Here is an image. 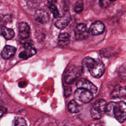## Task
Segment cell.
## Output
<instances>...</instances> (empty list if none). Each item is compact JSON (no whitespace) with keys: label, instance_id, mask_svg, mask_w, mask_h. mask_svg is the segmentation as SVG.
Listing matches in <instances>:
<instances>
[{"label":"cell","instance_id":"obj_1","mask_svg":"<svg viewBox=\"0 0 126 126\" xmlns=\"http://www.w3.org/2000/svg\"><path fill=\"white\" fill-rule=\"evenodd\" d=\"M105 113L123 123L126 120V103L124 101L110 102L107 104Z\"/></svg>","mask_w":126,"mask_h":126},{"label":"cell","instance_id":"obj_2","mask_svg":"<svg viewBox=\"0 0 126 126\" xmlns=\"http://www.w3.org/2000/svg\"><path fill=\"white\" fill-rule=\"evenodd\" d=\"M83 63L93 77L98 78L103 74L105 66L100 60L94 59L88 57L84 59Z\"/></svg>","mask_w":126,"mask_h":126},{"label":"cell","instance_id":"obj_3","mask_svg":"<svg viewBox=\"0 0 126 126\" xmlns=\"http://www.w3.org/2000/svg\"><path fill=\"white\" fill-rule=\"evenodd\" d=\"M107 103L103 99H98L93 104L91 110L90 114L94 119H99L106 113Z\"/></svg>","mask_w":126,"mask_h":126},{"label":"cell","instance_id":"obj_4","mask_svg":"<svg viewBox=\"0 0 126 126\" xmlns=\"http://www.w3.org/2000/svg\"><path fill=\"white\" fill-rule=\"evenodd\" d=\"M81 72L80 66L76 65H70L65 72L64 79L65 83L68 84L72 83L80 76Z\"/></svg>","mask_w":126,"mask_h":126},{"label":"cell","instance_id":"obj_5","mask_svg":"<svg viewBox=\"0 0 126 126\" xmlns=\"http://www.w3.org/2000/svg\"><path fill=\"white\" fill-rule=\"evenodd\" d=\"M74 97L80 102L86 103L93 99V94L88 90L78 88L74 92Z\"/></svg>","mask_w":126,"mask_h":126},{"label":"cell","instance_id":"obj_6","mask_svg":"<svg viewBox=\"0 0 126 126\" xmlns=\"http://www.w3.org/2000/svg\"><path fill=\"white\" fill-rule=\"evenodd\" d=\"M36 52V49L32 44L26 43L24 45V50L19 53V57L22 59L27 60L35 55Z\"/></svg>","mask_w":126,"mask_h":126},{"label":"cell","instance_id":"obj_7","mask_svg":"<svg viewBox=\"0 0 126 126\" xmlns=\"http://www.w3.org/2000/svg\"><path fill=\"white\" fill-rule=\"evenodd\" d=\"M87 26L84 23L78 24L74 30V36L76 40H83L86 38L88 36Z\"/></svg>","mask_w":126,"mask_h":126},{"label":"cell","instance_id":"obj_8","mask_svg":"<svg viewBox=\"0 0 126 126\" xmlns=\"http://www.w3.org/2000/svg\"><path fill=\"white\" fill-rule=\"evenodd\" d=\"M76 86L78 88H82L88 90L93 94H95L97 92V87L92 82L85 78L79 79L76 83Z\"/></svg>","mask_w":126,"mask_h":126},{"label":"cell","instance_id":"obj_9","mask_svg":"<svg viewBox=\"0 0 126 126\" xmlns=\"http://www.w3.org/2000/svg\"><path fill=\"white\" fill-rule=\"evenodd\" d=\"M71 20V16L69 12L67 11H65L62 16L56 21L55 25L57 28L59 29H64L69 23Z\"/></svg>","mask_w":126,"mask_h":126},{"label":"cell","instance_id":"obj_10","mask_svg":"<svg viewBox=\"0 0 126 126\" xmlns=\"http://www.w3.org/2000/svg\"><path fill=\"white\" fill-rule=\"evenodd\" d=\"M105 30V26L103 23L100 21H95L90 26L89 32L93 35H98L102 33Z\"/></svg>","mask_w":126,"mask_h":126},{"label":"cell","instance_id":"obj_11","mask_svg":"<svg viewBox=\"0 0 126 126\" xmlns=\"http://www.w3.org/2000/svg\"><path fill=\"white\" fill-rule=\"evenodd\" d=\"M35 20L41 24H45L49 20V15L47 12L43 9L36 10L34 14Z\"/></svg>","mask_w":126,"mask_h":126},{"label":"cell","instance_id":"obj_12","mask_svg":"<svg viewBox=\"0 0 126 126\" xmlns=\"http://www.w3.org/2000/svg\"><path fill=\"white\" fill-rule=\"evenodd\" d=\"M30 27L26 22H21L19 25V34L22 39H26L29 37Z\"/></svg>","mask_w":126,"mask_h":126},{"label":"cell","instance_id":"obj_13","mask_svg":"<svg viewBox=\"0 0 126 126\" xmlns=\"http://www.w3.org/2000/svg\"><path fill=\"white\" fill-rule=\"evenodd\" d=\"M16 51V49L10 45H6L3 49L1 56L3 59H8L14 56Z\"/></svg>","mask_w":126,"mask_h":126},{"label":"cell","instance_id":"obj_14","mask_svg":"<svg viewBox=\"0 0 126 126\" xmlns=\"http://www.w3.org/2000/svg\"><path fill=\"white\" fill-rule=\"evenodd\" d=\"M113 98H126V86H122L115 89L112 93Z\"/></svg>","mask_w":126,"mask_h":126},{"label":"cell","instance_id":"obj_15","mask_svg":"<svg viewBox=\"0 0 126 126\" xmlns=\"http://www.w3.org/2000/svg\"><path fill=\"white\" fill-rule=\"evenodd\" d=\"M58 41L59 46L61 47H65L69 43L70 35L66 32H62L59 34Z\"/></svg>","mask_w":126,"mask_h":126},{"label":"cell","instance_id":"obj_16","mask_svg":"<svg viewBox=\"0 0 126 126\" xmlns=\"http://www.w3.org/2000/svg\"><path fill=\"white\" fill-rule=\"evenodd\" d=\"M1 34L7 40L12 39L15 34L14 31L11 29L7 28L5 26H2L1 28Z\"/></svg>","mask_w":126,"mask_h":126},{"label":"cell","instance_id":"obj_17","mask_svg":"<svg viewBox=\"0 0 126 126\" xmlns=\"http://www.w3.org/2000/svg\"><path fill=\"white\" fill-rule=\"evenodd\" d=\"M68 111L72 113H77L79 111V107L77 103V102L74 100H71L68 104Z\"/></svg>","mask_w":126,"mask_h":126},{"label":"cell","instance_id":"obj_18","mask_svg":"<svg viewBox=\"0 0 126 126\" xmlns=\"http://www.w3.org/2000/svg\"><path fill=\"white\" fill-rule=\"evenodd\" d=\"M11 126H28L26 121L21 117H16L12 123Z\"/></svg>","mask_w":126,"mask_h":126},{"label":"cell","instance_id":"obj_19","mask_svg":"<svg viewBox=\"0 0 126 126\" xmlns=\"http://www.w3.org/2000/svg\"><path fill=\"white\" fill-rule=\"evenodd\" d=\"M84 5L81 1H77L75 5L74 10L76 13H80L83 10Z\"/></svg>","mask_w":126,"mask_h":126},{"label":"cell","instance_id":"obj_20","mask_svg":"<svg viewBox=\"0 0 126 126\" xmlns=\"http://www.w3.org/2000/svg\"><path fill=\"white\" fill-rule=\"evenodd\" d=\"M49 9L50 11H51L52 14L53 15L54 17L55 18H58L59 16V12L57 8V7L53 4H51L49 6Z\"/></svg>","mask_w":126,"mask_h":126},{"label":"cell","instance_id":"obj_21","mask_svg":"<svg viewBox=\"0 0 126 126\" xmlns=\"http://www.w3.org/2000/svg\"><path fill=\"white\" fill-rule=\"evenodd\" d=\"M110 0H99V5L101 8H106L110 4Z\"/></svg>","mask_w":126,"mask_h":126},{"label":"cell","instance_id":"obj_22","mask_svg":"<svg viewBox=\"0 0 126 126\" xmlns=\"http://www.w3.org/2000/svg\"><path fill=\"white\" fill-rule=\"evenodd\" d=\"M47 0L49 3H50L51 4H53L55 2H56L57 1V0Z\"/></svg>","mask_w":126,"mask_h":126},{"label":"cell","instance_id":"obj_23","mask_svg":"<svg viewBox=\"0 0 126 126\" xmlns=\"http://www.w3.org/2000/svg\"><path fill=\"white\" fill-rule=\"evenodd\" d=\"M95 126H103L101 124H97L96 125H95Z\"/></svg>","mask_w":126,"mask_h":126},{"label":"cell","instance_id":"obj_24","mask_svg":"<svg viewBox=\"0 0 126 126\" xmlns=\"http://www.w3.org/2000/svg\"><path fill=\"white\" fill-rule=\"evenodd\" d=\"M111 0V1H115L116 0Z\"/></svg>","mask_w":126,"mask_h":126},{"label":"cell","instance_id":"obj_25","mask_svg":"<svg viewBox=\"0 0 126 126\" xmlns=\"http://www.w3.org/2000/svg\"></svg>","mask_w":126,"mask_h":126}]
</instances>
